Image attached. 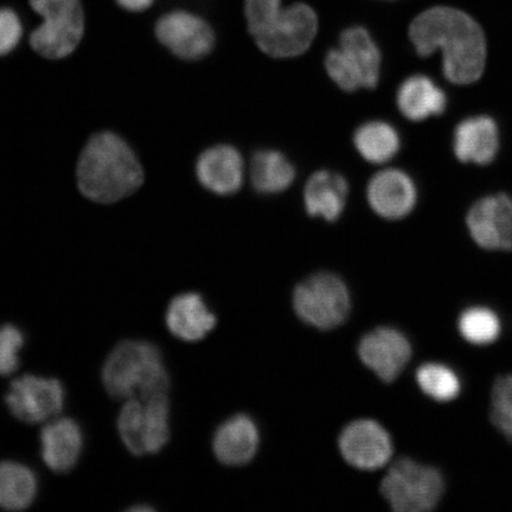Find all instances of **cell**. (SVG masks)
<instances>
[{
  "label": "cell",
  "instance_id": "cell-1",
  "mask_svg": "<svg viewBox=\"0 0 512 512\" xmlns=\"http://www.w3.org/2000/svg\"><path fill=\"white\" fill-rule=\"evenodd\" d=\"M415 53L430 57L443 54L445 78L456 85H471L483 75L486 41L482 27L466 12L435 6L414 19L409 27Z\"/></svg>",
  "mask_w": 512,
  "mask_h": 512
},
{
  "label": "cell",
  "instance_id": "cell-2",
  "mask_svg": "<svg viewBox=\"0 0 512 512\" xmlns=\"http://www.w3.org/2000/svg\"><path fill=\"white\" fill-rule=\"evenodd\" d=\"M76 178L81 194L96 203L112 204L131 196L144 182L136 153L117 134H95L82 150Z\"/></svg>",
  "mask_w": 512,
  "mask_h": 512
},
{
  "label": "cell",
  "instance_id": "cell-3",
  "mask_svg": "<svg viewBox=\"0 0 512 512\" xmlns=\"http://www.w3.org/2000/svg\"><path fill=\"white\" fill-rule=\"evenodd\" d=\"M107 393L117 400L168 394L170 381L156 345L144 341L121 342L102 369Z\"/></svg>",
  "mask_w": 512,
  "mask_h": 512
},
{
  "label": "cell",
  "instance_id": "cell-4",
  "mask_svg": "<svg viewBox=\"0 0 512 512\" xmlns=\"http://www.w3.org/2000/svg\"><path fill=\"white\" fill-rule=\"evenodd\" d=\"M29 6L38 19L29 34L31 49L48 60L74 54L87 31L83 0H29Z\"/></svg>",
  "mask_w": 512,
  "mask_h": 512
},
{
  "label": "cell",
  "instance_id": "cell-5",
  "mask_svg": "<svg viewBox=\"0 0 512 512\" xmlns=\"http://www.w3.org/2000/svg\"><path fill=\"white\" fill-rule=\"evenodd\" d=\"M168 394L125 401L118 430L127 450L134 456L157 453L170 438Z\"/></svg>",
  "mask_w": 512,
  "mask_h": 512
},
{
  "label": "cell",
  "instance_id": "cell-6",
  "mask_svg": "<svg viewBox=\"0 0 512 512\" xmlns=\"http://www.w3.org/2000/svg\"><path fill=\"white\" fill-rule=\"evenodd\" d=\"M381 492L395 511H430L444 494V479L433 467L403 458L390 467Z\"/></svg>",
  "mask_w": 512,
  "mask_h": 512
},
{
  "label": "cell",
  "instance_id": "cell-7",
  "mask_svg": "<svg viewBox=\"0 0 512 512\" xmlns=\"http://www.w3.org/2000/svg\"><path fill=\"white\" fill-rule=\"evenodd\" d=\"M350 306L347 285L332 273L311 275L293 294V307L299 318L319 330L342 325L349 316Z\"/></svg>",
  "mask_w": 512,
  "mask_h": 512
},
{
  "label": "cell",
  "instance_id": "cell-8",
  "mask_svg": "<svg viewBox=\"0 0 512 512\" xmlns=\"http://www.w3.org/2000/svg\"><path fill=\"white\" fill-rule=\"evenodd\" d=\"M317 32L315 10L304 3H297L281 9L253 38L266 55L274 59H292L309 50Z\"/></svg>",
  "mask_w": 512,
  "mask_h": 512
},
{
  "label": "cell",
  "instance_id": "cell-9",
  "mask_svg": "<svg viewBox=\"0 0 512 512\" xmlns=\"http://www.w3.org/2000/svg\"><path fill=\"white\" fill-rule=\"evenodd\" d=\"M156 40L184 61H200L215 48L216 35L207 19L187 9H171L153 24Z\"/></svg>",
  "mask_w": 512,
  "mask_h": 512
},
{
  "label": "cell",
  "instance_id": "cell-10",
  "mask_svg": "<svg viewBox=\"0 0 512 512\" xmlns=\"http://www.w3.org/2000/svg\"><path fill=\"white\" fill-rule=\"evenodd\" d=\"M5 401L18 420L40 424L62 412L64 389L59 380L24 375L11 383Z\"/></svg>",
  "mask_w": 512,
  "mask_h": 512
},
{
  "label": "cell",
  "instance_id": "cell-11",
  "mask_svg": "<svg viewBox=\"0 0 512 512\" xmlns=\"http://www.w3.org/2000/svg\"><path fill=\"white\" fill-rule=\"evenodd\" d=\"M473 241L489 251H512V198L496 194L480 198L466 217Z\"/></svg>",
  "mask_w": 512,
  "mask_h": 512
},
{
  "label": "cell",
  "instance_id": "cell-12",
  "mask_svg": "<svg viewBox=\"0 0 512 512\" xmlns=\"http://www.w3.org/2000/svg\"><path fill=\"white\" fill-rule=\"evenodd\" d=\"M338 445L348 464L364 471L381 469L393 454L392 438L374 420L351 422L344 428Z\"/></svg>",
  "mask_w": 512,
  "mask_h": 512
},
{
  "label": "cell",
  "instance_id": "cell-13",
  "mask_svg": "<svg viewBox=\"0 0 512 512\" xmlns=\"http://www.w3.org/2000/svg\"><path fill=\"white\" fill-rule=\"evenodd\" d=\"M371 210L384 220L405 219L418 203V188L407 172L388 169L371 177L367 187Z\"/></svg>",
  "mask_w": 512,
  "mask_h": 512
},
{
  "label": "cell",
  "instance_id": "cell-14",
  "mask_svg": "<svg viewBox=\"0 0 512 512\" xmlns=\"http://www.w3.org/2000/svg\"><path fill=\"white\" fill-rule=\"evenodd\" d=\"M361 360L383 382L398 379L412 356L411 343L402 332L379 328L364 336L358 348Z\"/></svg>",
  "mask_w": 512,
  "mask_h": 512
},
{
  "label": "cell",
  "instance_id": "cell-15",
  "mask_svg": "<svg viewBox=\"0 0 512 512\" xmlns=\"http://www.w3.org/2000/svg\"><path fill=\"white\" fill-rule=\"evenodd\" d=\"M196 175L198 182L213 194L233 195L245 181V162L234 146L215 145L198 157Z\"/></svg>",
  "mask_w": 512,
  "mask_h": 512
},
{
  "label": "cell",
  "instance_id": "cell-16",
  "mask_svg": "<svg viewBox=\"0 0 512 512\" xmlns=\"http://www.w3.org/2000/svg\"><path fill=\"white\" fill-rule=\"evenodd\" d=\"M348 179L338 172L319 170L307 181L304 207L313 219L335 222L341 219L349 198Z\"/></svg>",
  "mask_w": 512,
  "mask_h": 512
},
{
  "label": "cell",
  "instance_id": "cell-17",
  "mask_svg": "<svg viewBox=\"0 0 512 512\" xmlns=\"http://www.w3.org/2000/svg\"><path fill=\"white\" fill-rule=\"evenodd\" d=\"M454 155L462 163L488 165L499 150V130L496 121L486 115L467 118L454 131Z\"/></svg>",
  "mask_w": 512,
  "mask_h": 512
},
{
  "label": "cell",
  "instance_id": "cell-18",
  "mask_svg": "<svg viewBox=\"0 0 512 512\" xmlns=\"http://www.w3.org/2000/svg\"><path fill=\"white\" fill-rule=\"evenodd\" d=\"M83 438L81 428L69 418L50 420L41 431L42 458L50 470L67 472L80 457Z\"/></svg>",
  "mask_w": 512,
  "mask_h": 512
},
{
  "label": "cell",
  "instance_id": "cell-19",
  "mask_svg": "<svg viewBox=\"0 0 512 512\" xmlns=\"http://www.w3.org/2000/svg\"><path fill=\"white\" fill-rule=\"evenodd\" d=\"M259 447V431L247 415H235L215 433L213 448L220 462L241 466L251 462Z\"/></svg>",
  "mask_w": 512,
  "mask_h": 512
},
{
  "label": "cell",
  "instance_id": "cell-20",
  "mask_svg": "<svg viewBox=\"0 0 512 512\" xmlns=\"http://www.w3.org/2000/svg\"><path fill=\"white\" fill-rule=\"evenodd\" d=\"M396 105L403 117L420 123L445 112L447 95L430 76L416 74L401 83Z\"/></svg>",
  "mask_w": 512,
  "mask_h": 512
},
{
  "label": "cell",
  "instance_id": "cell-21",
  "mask_svg": "<svg viewBox=\"0 0 512 512\" xmlns=\"http://www.w3.org/2000/svg\"><path fill=\"white\" fill-rule=\"evenodd\" d=\"M166 325L182 341L197 342L215 328L216 317L200 294L185 293L172 299L166 311Z\"/></svg>",
  "mask_w": 512,
  "mask_h": 512
},
{
  "label": "cell",
  "instance_id": "cell-22",
  "mask_svg": "<svg viewBox=\"0 0 512 512\" xmlns=\"http://www.w3.org/2000/svg\"><path fill=\"white\" fill-rule=\"evenodd\" d=\"M249 176L256 192L270 196L290 189L296 181L297 170L283 152L264 149L254 153Z\"/></svg>",
  "mask_w": 512,
  "mask_h": 512
},
{
  "label": "cell",
  "instance_id": "cell-23",
  "mask_svg": "<svg viewBox=\"0 0 512 512\" xmlns=\"http://www.w3.org/2000/svg\"><path fill=\"white\" fill-rule=\"evenodd\" d=\"M338 47L361 73L366 89L376 88L381 78L382 55L370 32L361 25L347 28L339 37Z\"/></svg>",
  "mask_w": 512,
  "mask_h": 512
},
{
  "label": "cell",
  "instance_id": "cell-24",
  "mask_svg": "<svg viewBox=\"0 0 512 512\" xmlns=\"http://www.w3.org/2000/svg\"><path fill=\"white\" fill-rule=\"evenodd\" d=\"M358 155L370 164H384L401 150V136L387 121L370 120L358 126L352 138Z\"/></svg>",
  "mask_w": 512,
  "mask_h": 512
},
{
  "label": "cell",
  "instance_id": "cell-25",
  "mask_svg": "<svg viewBox=\"0 0 512 512\" xmlns=\"http://www.w3.org/2000/svg\"><path fill=\"white\" fill-rule=\"evenodd\" d=\"M37 494V479L28 466L0 463V508L10 511L30 507Z\"/></svg>",
  "mask_w": 512,
  "mask_h": 512
},
{
  "label": "cell",
  "instance_id": "cell-26",
  "mask_svg": "<svg viewBox=\"0 0 512 512\" xmlns=\"http://www.w3.org/2000/svg\"><path fill=\"white\" fill-rule=\"evenodd\" d=\"M416 381L422 392L435 401H451L456 399L460 392L459 377L444 364H424L416 373Z\"/></svg>",
  "mask_w": 512,
  "mask_h": 512
},
{
  "label": "cell",
  "instance_id": "cell-27",
  "mask_svg": "<svg viewBox=\"0 0 512 512\" xmlns=\"http://www.w3.org/2000/svg\"><path fill=\"white\" fill-rule=\"evenodd\" d=\"M459 331L471 344H491L501 335V322L494 311L486 307H471L460 316Z\"/></svg>",
  "mask_w": 512,
  "mask_h": 512
},
{
  "label": "cell",
  "instance_id": "cell-28",
  "mask_svg": "<svg viewBox=\"0 0 512 512\" xmlns=\"http://www.w3.org/2000/svg\"><path fill=\"white\" fill-rule=\"evenodd\" d=\"M325 70L329 78L344 92L352 93L364 88L362 75L352 66L339 47L332 48L325 56Z\"/></svg>",
  "mask_w": 512,
  "mask_h": 512
},
{
  "label": "cell",
  "instance_id": "cell-29",
  "mask_svg": "<svg viewBox=\"0 0 512 512\" xmlns=\"http://www.w3.org/2000/svg\"><path fill=\"white\" fill-rule=\"evenodd\" d=\"M491 419L512 441V375L499 377L492 388Z\"/></svg>",
  "mask_w": 512,
  "mask_h": 512
},
{
  "label": "cell",
  "instance_id": "cell-30",
  "mask_svg": "<svg viewBox=\"0 0 512 512\" xmlns=\"http://www.w3.org/2000/svg\"><path fill=\"white\" fill-rule=\"evenodd\" d=\"M24 35L25 24L21 12L14 6H0V57L15 51Z\"/></svg>",
  "mask_w": 512,
  "mask_h": 512
},
{
  "label": "cell",
  "instance_id": "cell-31",
  "mask_svg": "<svg viewBox=\"0 0 512 512\" xmlns=\"http://www.w3.org/2000/svg\"><path fill=\"white\" fill-rule=\"evenodd\" d=\"M24 337L14 325L0 328V375H10L18 368V352L22 349Z\"/></svg>",
  "mask_w": 512,
  "mask_h": 512
},
{
  "label": "cell",
  "instance_id": "cell-32",
  "mask_svg": "<svg viewBox=\"0 0 512 512\" xmlns=\"http://www.w3.org/2000/svg\"><path fill=\"white\" fill-rule=\"evenodd\" d=\"M281 9H283V0H245L249 34L253 37L258 35Z\"/></svg>",
  "mask_w": 512,
  "mask_h": 512
},
{
  "label": "cell",
  "instance_id": "cell-33",
  "mask_svg": "<svg viewBox=\"0 0 512 512\" xmlns=\"http://www.w3.org/2000/svg\"><path fill=\"white\" fill-rule=\"evenodd\" d=\"M114 2L121 10L128 12V14L138 15L155 8L158 0H114Z\"/></svg>",
  "mask_w": 512,
  "mask_h": 512
},
{
  "label": "cell",
  "instance_id": "cell-34",
  "mask_svg": "<svg viewBox=\"0 0 512 512\" xmlns=\"http://www.w3.org/2000/svg\"><path fill=\"white\" fill-rule=\"evenodd\" d=\"M130 510L131 511H151L153 509L150 507H143V505H139V507H133Z\"/></svg>",
  "mask_w": 512,
  "mask_h": 512
}]
</instances>
